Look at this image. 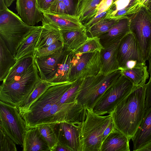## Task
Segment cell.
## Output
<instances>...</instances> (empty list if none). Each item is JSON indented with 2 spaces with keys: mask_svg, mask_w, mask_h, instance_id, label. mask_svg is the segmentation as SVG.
Segmentation results:
<instances>
[{
  "mask_svg": "<svg viewBox=\"0 0 151 151\" xmlns=\"http://www.w3.org/2000/svg\"><path fill=\"white\" fill-rule=\"evenodd\" d=\"M15 144L0 127V151H16Z\"/></svg>",
  "mask_w": 151,
  "mask_h": 151,
  "instance_id": "36",
  "label": "cell"
},
{
  "mask_svg": "<svg viewBox=\"0 0 151 151\" xmlns=\"http://www.w3.org/2000/svg\"><path fill=\"white\" fill-rule=\"evenodd\" d=\"M39 131L47 143L50 151H53L58 140L50 124H45L37 127Z\"/></svg>",
  "mask_w": 151,
  "mask_h": 151,
  "instance_id": "31",
  "label": "cell"
},
{
  "mask_svg": "<svg viewBox=\"0 0 151 151\" xmlns=\"http://www.w3.org/2000/svg\"><path fill=\"white\" fill-rule=\"evenodd\" d=\"M148 0H139L140 3L142 5L145 6L146 3Z\"/></svg>",
  "mask_w": 151,
  "mask_h": 151,
  "instance_id": "47",
  "label": "cell"
},
{
  "mask_svg": "<svg viewBox=\"0 0 151 151\" xmlns=\"http://www.w3.org/2000/svg\"><path fill=\"white\" fill-rule=\"evenodd\" d=\"M136 86L122 74L97 100L92 110L100 115L110 114L118 103Z\"/></svg>",
  "mask_w": 151,
  "mask_h": 151,
  "instance_id": "7",
  "label": "cell"
},
{
  "mask_svg": "<svg viewBox=\"0 0 151 151\" xmlns=\"http://www.w3.org/2000/svg\"><path fill=\"white\" fill-rule=\"evenodd\" d=\"M110 11V9L109 8L107 10L99 14L85 24L84 25L86 28V32L93 25L106 18L107 14Z\"/></svg>",
  "mask_w": 151,
  "mask_h": 151,
  "instance_id": "38",
  "label": "cell"
},
{
  "mask_svg": "<svg viewBox=\"0 0 151 151\" xmlns=\"http://www.w3.org/2000/svg\"><path fill=\"white\" fill-rule=\"evenodd\" d=\"M42 28V26H37L22 41L14 56L16 61L25 56L33 55Z\"/></svg>",
  "mask_w": 151,
  "mask_h": 151,
  "instance_id": "22",
  "label": "cell"
},
{
  "mask_svg": "<svg viewBox=\"0 0 151 151\" xmlns=\"http://www.w3.org/2000/svg\"><path fill=\"white\" fill-rule=\"evenodd\" d=\"M83 79H79L73 82L71 86L63 94L60 101L62 104L77 102L76 99Z\"/></svg>",
  "mask_w": 151,
  "mask_h": 151,
  "instance_id": "34",
  "label": "cell"
},
{
  "mask_svg": "<svg viewBox=\"0 0 151 151\" xmlns=\"http://www.w3.org/2000/svg\"><path fill=\"white\" fill-rule=\"evenodd\" d=\"M114 0H102L98 5L95 17L99 14L108 10L114 2Z\"/></svg>",
  "mask_w": 151,
  "mask_h": 151,
  "instance_id": "39",
  "label": "cell"
},
{
  "mask_svg": "<svg viewBox=\"0 0 151 151\" xmlns=\"http://www.w3.org/2000/svg\"><path fill=\"white\" fill-rule=\"evenodd\" d=\"M101 66V50L80 53H75L69 81L95 76L99 73Z\"/></svg>",
  "mask_w": 151,
  "mask_h": 151,
  "instance_id": "10",
  "label": "cell"
},
{
  "mask_svg": "<svg viewBox=\"0 0 151 151\" xmlns=\"http://www.w3.org/2000/svg\"><path fill=\"white\" fill-rule=\"evenodd\" d=\"M142 6L139 0H137L131 5L124 9L107 14L106 18L114 19L117 20L124 18H129L137 12Z\"/></svg>",
  "mask_w": 151,
  "mask_h": 151,
  "instance_id": "33",
  "label": "cell"
},
{
  "mask_svg": "<svg viewBox=\"0 0 151 151\" xmlns=\"http://www.w3.org/2000/svg\"><path fill=\"white\" fill-rule=\"evenodd\" d=\"M82 122H66L50 124L58 140V143L71 151H82L81 139Z\"/></svg>",
  "mask_w": 151,
  "mask_h": 151,
  "instance_id": "11",
  "label": "cell"
},
{
  "mask_svg": "<svg viewBox=\"0 0 151 151\" xmlns=\"http://www.w3.org/2000/svg\"><path fill=\"white\" fill-rule=\"evenodd\" d=\"M22 145L23 151H50L37 127L27 130Z\"/></svg>",
  "mask_w": 151,
  "mask_h": 151,
  "instance_id": "21",
  "label": "cell"
},
{
  "mask_svg": "<svg viewBox=\"0 0 151 151\" xmlns=\"http://www.w3.org/2000/svg\"><path fill=\"white\" fill-rule=\"evenodd\" d=\"M64 49L56 74L50 83H56L69 81L72 60L75 52L73 51H68Z\"/></svg>",
  "mask_w": 151,
  "mask_h": 151,
  "instance_id": "24",
  "label": "cell"
},
{
  "mask_svg": "<svg viewBox=\"0 0 151 151\" xmlns=\"http://www.w3.org/2000/svg\"><path fill=\"white\" fill-rule=\"evenodd\" d=\"M122 74L136 86H143L149 77V73L146 64L130 69H121Z\"/></svg>",
  "mask_w": 151,
  "mask_h": 151,
  "instance_id": "28",
  "label": "cell"
},
{
  "mask_svg": "<svg viewBox=\"0 0 151 151\" xmlns=\"http://www.w3.org/2000/svg\"><path fill=\"white\" fill-rule=\"evenodd\" d=\"M131 139L134 151H138L151 142V106L146 111L140 125Z\"/></svg>",
  "mask_w": 151,
  "mask_h": 151,
  "instance_id": "17",
  "label": "cell"
},
{
  "mask_svg": "<svg viewBox=\"0 0 151 151\" xmlns=\"http://www.w3.org/2000/svg\"><path fill=\"white\" fill-rule=\"evenodd\" d=\"M7 7L9 6L15 0H3Z\"/></svg>",
  "mask_w": 151,
  "mask_h": 151,
  "instance_id": "45",
  "label": "cell"
},
{
  "mask_svg": "<svg viewBox=\"0 0 151 151\" xmlns=\"http://www.w3.org/2000/svg\"><path fill=\"white\" fill-rule=\"evenodd\" d=\"M16 61L2 38L0 37V80L3 81Z\"/></svg>",
  "mask_w": 151,
  "mask_h": 151,
  "instance_id": "27",
  "label": "cell"
},
{
  "mask_svg": "<svg viewBox=\"0 0 151 151\" xmlns=\"http://www.w3.org/2000/svg\"><path fill=\"white\" fill-rule=\"evenodd\" d=\"M145 85L136 86L110 114L115 128L129 140L136 133L145 115Z\"/></svg>",
  "mask_w": 151,
  "mask_h": 151,
  "instance_id": "1",
  "label": "cell"
},
{
  "mask_svg": "<svg viewBox=\"0 0 151 151\" xmlns=\"http://www.w3.org/2000/svg\"><path fill=\"white\" fill-rule=\"evenodd\" d=\"M41 79L35 63L18 78L0 87V100L18 108Z\"/></svg>",
  "mask_w": 151,
  "mask_h": 151,
  "instance_id": "3",
  "label": "cell"
},
{
  "mask_svg": "<svg viewBox=\"0 0 151 151\" xmlns=\"http://www.w3.org/2000/svg\"><path fill=\"white\" fill-rule=\"evenodd\" d=\"M37 26H31L7 7L0 10V37L14 56L23 40Z\"/></svg>",
  "mask_w": 151,
  "mask_h": 151,
  "instance_id": "4",
  "label": "cell"
},
{
  "mask_svg": "<svg viewBox=\"0 0 151 151\" xmlns=\"http://www.w3.org/2000/svg\"><path fill=\"white\" fill-rule=\"evenodd\" d=\"M101 0H79L75 15L84 25L95 17L96 7Z\"/></svg>",
  "mask_w": 151,
  "mask_h": 151,
  "instance_id": "25",
  "label": "cell"
},
{
  "mask_svg": "<svg viewBox=\"0 0 151 151\" xmlns=\"http://www.w3.org/2000/svg\"><path fill=\"white\" fill-rule=\"evenodd\" d=\"M130 32L129 19L126 17L118 20L107 32L98 37L105 48L120 40Z\"/></svg>",
  "mask_w": 151,
  "mask_h": 151,
  "instance_id": "16",
  "label": "cell"
},
{
  "mask_svg": "<svg viewBox=\"0 0 151 151\" xmlns=\"http://www.w3.org/2000/svg\"><path fill=\"white\" fill-rule=\"evenodd\" d=\"M63 1V0H54L52 3V4H52L56 3L57 2Z\"/></svg>",
  "mask_w": 151,
  "mask_h": 151,
  "instance_id": "49",
  "label": "cell"
},
{
  "mask_svg": "<svg viewBox=\"0 0 151 151\" xmlns=\"http://www.w3.org/2000/svg\"><path fill=\"white\" fill-rule=\"evenodd\" d=\"M79 0H63L69 14L75 15Z\"/></svg>",
  "mask_w": 151,
  "mask_h": 151,
  "instance_id": "40",
  "label": "cell"
},
{
  "mask_svg": "<svg viewBox=\"0 0 151 151\" xmlns=\"http://www.w3.org/2000/svg\"><path fill=\"white\" fill-rule=\"evenodd\" d=\"M87 110L86 119L81 125L82 151H100L104 132L113 120L110 114L100 115L91 109Z\"/></svg>",
  "mask_w": 151,
  "mask_h": 151,
  "instance_id": "5",
  "label": "cell"
},
{
  "mask_svg": "<svg viewBox=\"0 0 151 151\" xmlns=\"http://www.w3.org/2000/svg\"><path fill=\"white\" fill-rule=\"evenodd\" d=\"M54 84L41 79L40 80L31 93L18 108L20 114L27 111L32 104Z\"/></svg>",
  "mask_w": 151,
  "mask_h": 151,
  "instance_id": "29",
  "label": "cell"
},
{
  "mask_svg": "<svg viewBox=\"0 0 151 151\" xmlns=\"http://www.w3.org/2000/svg\"><path fill=\"white\" fill-rule=\"evenodd\" d=\"M103 49L99 37H88L84 43L73 51L76 53H83L101 50Z\"/></svg>",
  "mask_w": 151,
  "mask_h": 151,
  "instance_id": "32",
  "label": "cell"
},
{
  "mask_svg": "<svg viewBox=\"0 0 151 151\" xmlns=\"http://www.w3.org/2000/svg\"><path fill=\"white\" fill-rule=\"evenodd\" d=\"M64 48L63 42L59 41L46 47L35 50L33 55L35 58L47 56L55 54Z\"/></svg>",
  "mask_w": 151,
  "mask_h": 151,
  "instance_id": "35",
  "label": "cell"
},
{
  "mask_svg": "<svg viewBox=\"0 0 151 151\" xmlns=\"http://www.w3.org/2000/svg\"><path fill=\"white\" fill-rule=\"evenodd\" d=\"M64 48L68 51H74L88 37L86 29L81 30H60Z\"/></svg>",
  "mask_w": 151,
  "mask_h": 151,
  "instance_id": "23",
  "label": "cell"
},
{
  "mask_svg": "<svg viewBox=\"0 0 151 151\" xmlns=\"http://www.w3.org/2000/svg\"><path fill=\"white\" fill-rule=\"evenodd\" d=\"M150 4H151V0H148L146 3V4L145 5V6L147 7Z\"/></svg>",
  "mask_w": 151,
  "mask_h": 151,
  "instance_id": "48",
  "label": "cell"
},
{
  "mask_svg": "<svg viewBox=\"0 0 151 151\" xmlns=\"http://www.w3.org/2000/svg\"><path fill=\"white\" fill-rule=\"evenodd\" d=\"M54 0H37L40 11H47Z\"/></svg>",
  "mask_w": 151,
  "mask_h": 151,
  "instance_id": "42",
  "label": "cell"
},
{
  "mask_svg": "<svg viewBox=\"0 0 151 151\" xmlns=\"http://www.w3.org/2000/svg\"><path fill=\"white\" fill-rule=\"evenodd\" d=\"M0 127L17 145H22L27 129L16 106L0 100Z\"/></svg>",
  "mask_w": 151,
  "mask_h": 151,
  "instance_id": "9",
  "label": "cell"
},
{
  "mask_svg": "<svg viewBox=\"0 0 151 151\" xmlns=\"http://www.w3.org/2000/svg\"><path fill=\"white\" fill-rule=\"evenodd\" d=\"M64 50V48L51 55L34 58V62L42 80L50 82L54 78Z\"/></svg>",
  "mask_w": 151,
  "mask_h": 151,
  "instance_id": "14",
  "label": "cell"
},
{
  "mask_svg": "<svg viewBox=\"0 0 151 151\" xmlns=\"http://www.w3.org/2000/svg\"><path fill=\"white\" fill-rule=\"evenodd\" d=\"M149 60V67L148 71L150 75V79L151 78V54L150 56V57L149 59L148 60Z\"/></svg>",
  "mask_w": 151,
  "mask_h": 151,
  "instance_id": "46",
  "label": "cell"
},
{
  "mask_svg": "<svg viewBox=\"0 0 151 151\" xmlns=\"http://www.w3.org/2000/svg\"><path fill=\"white\" fill-rule=\"evenodd\" d=\"M34 62V57L33 55L19 59L11 68L2 83L7 84L18 78L25 73Z\"/></svg>",
  "mask_w": 151,
  "mask_h": 151,
  "instance_id": "26",
  "label": "cell"
},
{
  "mask_svg": "<svg viewBox=\"0 0 151 151\" xmlns=\"http://www.w3.org/2000/svg\"><path fill=\"white\" fill-rule=\"evenodd\" d=\"M73 82L54 83L34 101L28 109L21 114L27 129L47 124L53 105L72 85Z\"/></svg>",
  "mask_w": 151,
  "mask_h": 151,
  "instance_id": "2",
  "label": "cell"
},
{
  "mask_svg": "<svg viewBox=\"0 0 151 151\" xmlns=\"http://www.w3.org/2000/svg\"><path fill=\"white\" fill-rule=\"evenodd\" d=\"M127 137L115 128L103 142L100 151H129Z\"/></svg>",
  "mask_w": 151,
  "mask_h": 151,
  "instance_id": "18",
  "label": "cell"
},
{
  "mask_svg": "<svg viewBox=\"0 0 151 151\" xmlns=\"http://www.w3.org/2000/svg\"><path fill=\"white\" fill-rule=\"evenodd\" d=\"M145 106L146 111L151 106V78L145 85Z\"/></svg>",
  "mask_w": 151,
  "mask_h": 151,
  "instance_id": "41",
  "label": "cell"
},
{
  "mask_svg": "<svg viewBox=\"0 0 151 151\" xmlns=\"http://www.w3.org/2000/svg\"><path fill=\"white\" fill-rule=\"evenodd\" d=\"M122 75L119 69L105 76L99 73L83 80L76 99L77 103L91 109L107 89Z\"/></svg>",
  "mask_w": 151,
  "mask_h": 151,
  "instance_id": "6",
  "label": "cell"
},
{
  "mask_svg": "<svg viewBox=\"0 0 151 151\" xmlns=\"http://www.w3.org/2000/svg\"><path fill=\"white\" fill-rule=\"evenodd\" d=\"M42 28L35 50L46 47L54 43L63 42L61 31L47 23L43 19Z\"/></svg>",
  "mask_w": 151,
  "mask_h": 151,
  "instance_id": "20",
  "label": "cell"
},
{
  "mask_svg": "<svg viewBox=\"0 0 151 151\" xmlns=\"http://www.w3.org/2000/svg\"><path fill=\"white\" fill-rule=\"evenodd\" d=\"M120 40L104 48L101 50V66L99 73L107 76L119 69L116 54Z\"/></svg>",
  "mask_w": 151,
  "mask_h": 151,
  "instance_id": "19",
  "label": "cell"
},
{
  "mask_svg": "<svg viewBox=\"0 0 151 151\" xmlns=\"http://www.w3.org/2000/svg\"><path fill=\"white\" fill-rule=\"evenodd\" d=\"M43 19L60 30H81L86 29L78 17L69 14H58L44 11H41Z\"/></svg>",
  "mask_w": 151,
  "mask_h": 151,
  "instance_id": "13",
  "label": "cell"
},
{
  "mask_svg": "<svg viewBox=\"0 0 151 151\" xmlns=\"http://www.w3.org/2000/svg\"><path fill=\"white\" fill-rule=\"evenodd\" d=\"M116 0H114V2L115 1H116Z\"/></svg>",
  "mask_w": 151,
  "mask_h": 151,
  "instance_id": "51",
  "label": "cell"
},
{
  "mask_svg": "<svg viewBox=\"0 0 151 151\" xmlns=\"http://www.w3.org/2000/svg\"><path fill=\"white\" fill-rule=\"evenodd\" d=\"M117 21L111 18H105L101 20L86 32L88 37H99L107 32Z\"/></svg>",
  "mask_w": 151,
  "mask_h": 151,
  "instance_id": "30",
  "label": "cell"
},
{
  "mask_svg": "<svg viewBox=\"0 0 151 151\" xmlns=\"http://www.w3.org/2000/svg\"><path fill=\"white\" fill-rule=\"evenodd\" d=\"M53 151H71V150L65 146L58 143Z\"/></svg>",
  "mask_w": 151,
  "mask_h": 151,
  "instance_id": "43",
  "label": "cell"
},
{
  "mask_svg": "<svg viewBox=\"0 0 151 151\" xmlns=\"http://www.w3.org/2000/svg\"><path fill=\"white\" fill-rule=\"evenodd\" d=\"M16 9L23 21L29 26H35L43 18L37 0H17Z\"/></svg>",
  "mask_w": 151,
  "mask_h": 151,
  "instance_id": "15",
  "label": "cell"
},
{
  "mask_svg": "<svg viewBox=\"0 0 151 151\" xmlns=\"http://www.w3.org/2000/svg\"><path fill=\"white\" fill-rule=\"evenodd\" d=\"M46 11L58 14H69L67 8L63 1L51 4Z\"/></svg>",
  "mask_w": 151,
  "mask_h": 151,
  "instance_id": "37",
  "label": "cell"
},
{
  "mask_svg": "<svg viewBox=\"0 0 151 151\" xmlns=\"http://www.w3.org/2000/svg\"><path fill=\"white\" fill-rule=\"evenodd\" d=\"M130 32L134 35L140 48L144 62L151 54V12L142 5L129 18Z\"/></svg>",
  "mask_w": 151,
  "mask_h": 151,
  "instance_id": "8",
  "label": "cell"
},
{
  "mask_svg": "<svg viewBox=\"0 0 151 151\" xmlns=\"http://www.w3.org/2000/svg\"><path fill=\"white\" fill-rule=\"evenodd\" d=\"M116 58L119 69L124 68L127 63L136 61L146 64L143 60L141 51L138 42L131 32L120 40L116 51Z\"/></svg>",
  "mask_w": 151,
  "mask_h": 151,
  "instance_id": "12",
  "label": "cell"
},
{
  "mask_svg": "<svg viewBox=\"0 0 151 151\" xmlns=\"http://www.w3.org/2000/svg\"><path fill=\"white\" fill-rule=\"evenodd\" d=\"M147 7L148 9L151 12V4L147 6Z\"/></svg>",
  "mask_w": 151,
  "mask_h": 151,
  "instance_id": "50",
  "label": "cell"
},
{
  "mask_svg": "<svg viewBox=\"0 0 151 151\" xmlns=\"http://www.w3.org/2000/svg\"><path fill=\"white\" fill-rule=\"evenodd\" d=\"M138 151H151V142L139 149Z\"/></svg>",
  "mask_w": 151,
  "mask_h": 151,
  "instance_id": "44",
  "label": "cell"
}]
</instances>
